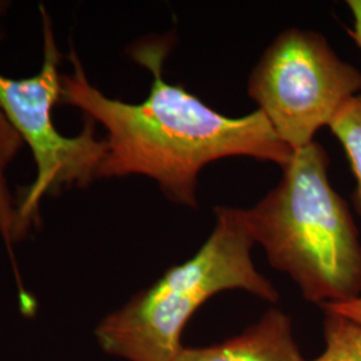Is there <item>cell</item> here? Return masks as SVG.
<instances>
[{
	"label": "cell",
	"instance_id": "cell-1",
	"mask_svg": "<svg viewBox=\"0 0 361 361\" xmlns=\"http://www.w3.org/2000/svg\"><path fill=\"white\" fill-rule=\"evenodd\" d=\"M173 47L170 37L145 39L131 47L135 62L153 74L149 97L141 104L107 98L94 87L74 50V71L62 75L66 104L107 131L106 154L97 178L140 174L158 182L169 200L198 207L200 171L222 158L250 157L284 169L293 157L259 110L247 116H224L164 78V63Z\"/></svg>",
	"mask_w": 361,
	"mask_h": 361
},
{
	"label": "cell",
	"instance_id": "cell-2",
	"mask_svg": "<svg viewBox=\"0 0 361 361\" xmlns=\"http://www.w3.org/2000/svg\"><path fill=\"white\" fill-rule=\"evenodd\" d=\"M328 166L325 149L313 141L293 153L276 188L246 209L271 267L320 307L361 296L359 229L329 182Z\"/></svg>",
	"mask_w": 361,
	"mask_h": 361
},
{
	"label": "cell",
	"instance_id": "cell-3",
	"mask_svg": "<svg viewBox=\"0 0 361 361\" xmlns=\"http://www.w3.org/2000/svg\"><path fill=\"white\" fill-rule=\"evenodd\" d=\"M216 226L193 257L174 265L128 304L107 314L94 335L107 355L128 361H173L194 312L224 290L243 289L276 302L280 295L255 268L256 244L245 209L214 207Z\"/></svg>",
	"mask_w": 361,
	"mask_h": 361
},
{
	"label": "cell",
	"instance_id": "cell-4",
	"mask_svg": "<svg viewBox=\"0 0 361 361\" xmlns=\"http://www.w3.org/2000/svg\"><path fill=\"white\" fill-rule=\"evenodd\" d=\"M361 92V73L323 35L288 28L255 66L247 94L283 142L297 152Z\"/></svg>",
	"mask_w": 361,
	"mask_h": 361
},
{
	"label": "cell",
	"instance_id": "cell-5",
	"mask_svg": "<svg viewBox=\"0 0 361 361\" xmlns=\"http://www.w3.org/2000/svg\"><path fill=\"white\" fill-rule=\"evenodd\" d=\"M43 19L44 55L37 75L11 79L0 74V107L15 130L28 143L37 162V178L26 190L18 207L20 238L38 221L43 195L63 185L83 188L97 178L107 146L94 135L95 122L86 118L83 131L68 138L55 129L52 107L62 95V77L58 73L61 55L56 49L51 20L40 6Z\"/></svg>",
	"mask_w": 361,
	"mask_h": 361
},
{
	"label": "cell",
	"instance_id": "cell-6",
	"mask_svg": "<svg viewBox=\"0 0 361 361\" xmlns=\"http://www.w3.org/2000/svg\"><path fill=\"white\" fill-rule=\"evenodd\" d=\"M173 361H305L292 334L290 319L271 310L241 335L202 348L182 347Z\"/></svg>",
	"mask_w": 361,
	"mask_h": 361
},
{
	"label": "cell",
	"instance_id": "cell-7",
	"mask_svg": "<svg viewBox=\"0 0 361 361\" xmlns=\"http://www.w3.org/2000/svg\"><path fill=\"white\" fill-rule=\"evenodd\" d=\"M23 140L0 107V234L13 261V245L20 241L18 210L6 180V169L22 149Z\"/></svg>",
	"mask_w": 361,
	"mask_h": 361
},
{
	"label": "cell",
	"instance_id": "cell-8",
	"mask_svg": "<svg viewBox=\"0 0 361 361\" xmlns=\"http://www.w3.org/2000/svg\"><path fill=\"white\" fill-rule=\"evenodd\" d=\"M329 129L348 158L356 180L353 202L361 216V92L344 104L331 122Z\"/></svg>",
	"mask_w": 361,
	"mask_h": 361
},
{
	"label": "cell",
	"instance_id": "cell-9",
	"mask_svg": "<svg viewBox=\"0 0 361 361\" xmlns=\"http://www.w3.org/2000/svg\"><path fill=\"white\" fill-rule=\"evenodd\" d=\"M324 310L325 350L312 361H361V326L347 317Z\"/></svg>",
	"mask_w": 361,
	"mask_h": 361
},
{
	"label": "cell",
	"instance_id": "cell-10",
	"mask_svg": "<svg viewBox=\"0 0 361 361\" xmlns=\"http://www.w3.org/2000/svg\"><path fill=\"white\" fill-rule=\"evenodd\" d=\"M322 310H331V312L338 313V314L347 317L350 322H353V323H356L361 326V296L345 301V302L322 305Z\"/></svg>",
	"mask_w": 361,
	"mask_h": 361
},
{
	"label": "cell",
	"instance_id": "cell-11",
	"mask_svg": "<svg viewBox=\"0 0 361 361\" xmlns=\"http://www.w3.org/2000/svg\"><path fill=\"white\" fill-rule=\"evenodd\" d=\"M347 6L352 13V27L349 34L361 49V0H348Z\"/></svg>",
	"mask_w": 361,
	"mask_h": 361
}]
</instances>
